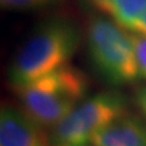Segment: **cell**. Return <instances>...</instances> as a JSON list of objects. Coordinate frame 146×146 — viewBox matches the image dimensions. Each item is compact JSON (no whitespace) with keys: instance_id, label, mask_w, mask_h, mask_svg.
I'll list each match as a JSON object with an SVG mask.
<instances>
[{"instance_id":"obj_1","label":"cell","mask_w":146,"mask_h":146,"mask_svg":"<svg viewBox=\"0 0 146 146\" xmlns=\"http://www.w3.org/2000/svg\"><path fill=\"white\" fill-rule=\"evenodd\" d=\"M79 46V32L71 21L50 18L27 36L9 66L13 89L70 65Z\"/></svg>"},{"instance_id":"obj_2","label":"cell","mask_w":146,"mask_h":146,"mask_svg":"<svg viewBox=\"0 0 146 146\" xmlns=\"http://www.w3.org/2000/svg\"><path fill=\"white\" fill-rule=\"evenodd\" d=\"M88 89L86 76L67 65L15 91L32 119L42 127L52 128L85 99Z\"/></svg>"},{"instance_id":"obj_3","label":"cell","mask_w":146,"mask_h":146,"mask_svg":"<svg viewBox=\"0 0 146 146\" xmlns=\"http://www.w3.org/2000/svg\"><path fill=\"white\" fill-rule=\"evenodd\" d=\"M115 21L93 18L86 31L89 57L106 83L116 86L134 83L140 77L130 34Z\"/></svg>"},{"instance_id":"obj_4","label":"cell","mask_w":146,"mask_h":146,"mask_svg":"<svg viewBox=\"0 0 146 146\" xmlns=\"http://www.w3.org/2000/svg\"><path fill=\"white\" fill-rule=\"evenodd\" d=\"M128 113L127 100L118 91H102L84 100L51 128L52 146H85L93 135Z\"/></svg>"},{"instance_id":"obj_5","label":"cell","mask_w":146,"mask_h":146,"mask_svg":"<svg viewBox=\"0 0 146 146\" xmlns=\"http://www.w3.org/2000/svg\"><path fill=\"white\" fill-rule=\"evenodd\" d=\"M42 128L25 111L5 105L0 111V146H48Z\"/></svg>"},{"instance_id":"obj_6","label":"cell","mask_w":146,"mask_h":146,"mask_svg":"<svg viewBox=\"0 0 146 146\" xmlns=\"http://www.w3.org/2000/svg\"><path fill=\"white\" fill-rule=\"evenodd\" d=\"M93 146H146V123L129 113L96 131Z\"/></svg>"},{"instance_id":"obj_7","label":"cell","mask_w":146,"mask_h":146,"mask_svg":"<svg viewBox=\"0 0 146 146\" xmlns=\"http://www.w3.org/2000/svg\"><path fill=\"white\" fill-rule=\"evenodd\" d=\"M119 26L133 31L146 12V0H91Z\"/></svg>"},{"instance_id":"obj_8","label":"cell","mask_w":146,"mask_h":146,"mask_svg":"<svg viewBox=\"0 0 146 146\" xmlns=\"http://www.w3.org/2000/svg\"><path fill=\"white\" fill-rule=\"evenodd\" d=\"M130 38L131 43H133L140 77L146 79V34L133 32V33H130Z\"/></svg>"},{"instance_id":"obj_9","label":"cell","mask_w":146,"mask_h":146,"mask_svg":"<svg viewBox=\"0 0 146 146\" xmlns=\"http://www.w3.org/2000/svg\"><path fill=\"white\" fill-rule=\"evenodd\" d=\"M58 0H0L3 9L7 10H32L52 5Z\"/></svg>"},{"instance_id":"obj_10","label":"cell","mask_w":146,"mask_h":146,"mask_svg":"<svg viewBox=\"0 0 146 146\" xmlns=\"http://www.w3.org/2000/svg\"><path fill=\"white\" fill-rule=\"evenodd\" d=\"M135 102L146 119V86H141L135 91Z\"/></svg>"},{"instance_id":"obj_11","label":"cell","mask_w":146,"mask_h":146,"mask_svg":"<svg viewBox=\"0 0 146 146\" xmlns=\"http://www.w3.org/2000/svg\"><path fill=\"white\" fill-rule=\"evenodd\" d=\"M131 32H138V33H143V34H146V12L144 13L141 18L138 21V23L135 25L134 29Z\"/></svg>"}]
</instances>
